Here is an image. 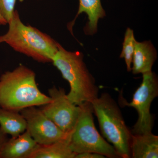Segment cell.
Listing matches in <instances>:
<instances>
[{"mask_svg":"<svg viewBox=\"0 0 158 158\" xmlns=\"http://www.w3.org/2000/svg\"><path fill=\"white\" fill-rule=\"evenodd\" d=\"M20 113L27 123V130L37 144L46 145L64 139L66 134L37 106L22 110ZM70 134V133H69Z\"/></svg>","mask_w":158,"mask_h":158,"instance_id":"8","label":"cell"},{"mask_svg":"<svg viewBox=\"0 0 158 158\" xmlns=\"http://www.w3.org/2000/svg\"><path fill=\"white\" fill-rule=\"evenodd\" d=\"M79 9L74 19L69 23L68 30L73 32L72 29L77 18L82 13L88 15V22L84 28L85 34L93 35L98 30V23L100 19L106 16V12L102 6L101 0H79Z\"/></svg>","mask_w":158,"mask_h":158,"instance_id":"11","label":"cell"},{"mask_svg":"<svg viewBox=\"0 0 158 158\" xmlns=\"http://www.w3.org/2000/svg\"><path fill=\"white\" fill-rule=\"evenodd\" d=\"M136 42L134 31L132 29L128 28L125 33L122 51L120 55V58L124 59L128 72L131 71L133 56Z\"/></svg>","mask_w":158,"mask_h":158,"instance_id":"15","label":"cell"},{"mask_svg":"<svg viewBox=\"0 0 158 158\" xmlns=\"http://www.w3.org/2000/svg\"><path fill=\"white\" fill-rule=\"evenodd\" d=\"M131 157L157 158L158 136L151 132L132 134L130 143Z\"/></svg>","mask_w":158,"mask_h":158,"instance_id":"12","label":"cell"},{"mask_svg":"<svg viewBox=\"0 0 158 158\" xmlns=\"http://www.w3.org/2000/svg\"><path fill=\"white\" fill-rule=\"evenodd\" d=\"M0 127L7 135L17 137L27 129V123L20 112L0 107Z\"/></svg>","mask_w":158,"mask_h":158,"instance_id":"14","label":"cell"},{"mask_svg":"<svg viewBox=\"0 0 158 158\" xmlns=\"http://www.w3.org/2000/svg\"><path fill=\"white\" fill-rule=\"evenodd\" d=\"M7 24L6 23V21L1 16V14H0V26L2 25H6Z\"/></svg>","mask_w":158,"mask_h":158,"instance_id":"19","label":"cell"},{"mask_svg":"<svg viewBox=\"0 0 158 158\" xmlns=\"http://www.w3.org/2000/svg\"><path fill=\"white\" fill-rule=\"evenodd\" d=\"M8 24L7 33L0 35V44L5 43L37 62H52L58 51V42L36 28L25 25L15 10Z\"/></svg>","mask_w":158,"mask_h":158,"instance_id":"3","label":"cell"},{"mask_svg":"<svg viewBox=\"0 0 158 158\" xmlns=\"http://www.w3.org/2000/svg\"><path fill=\"white\" fill-rule=\"evenodd\" d=\"M81 110L74 128L69 135V146L77 154L93 152L106 157L120 158L115 148L101 135L94 124L90 102L81 105Z\"/></svg>","mask_w":158,"mask_h":158,"instance_id":"5","label":"cell"},{"mask_svg":"<svg viewBox=\"0 0 158 158\" xmlns=\"http://www.w3.org/2000/svg\"><path fill=\"white\" fill-rule=\"evenodd\" d=\"M69 135L66 138L51 144H37L29 158H75L76 154L69 146Z\"/></svg>","mask_w":158,"mask_h":158,"instance_id":"13","label":"cell"},{"mask_svg":"<svg viewBox=\"0 0 158 158\" xmlns=\"http://www.w3.org/2000/svg\"><path fill=\"white\" fill-rule=\"evenodd\" d=\"M27 130L15 138L8 139L0 155V158H29L37 145Z\"/></svg>","mask_w":158,"mask_h":158,"instance_id":"9","label":"cell"},{"mask_svg":"<svg viewBox=\"0 0 158 158\" xmlns=\"http://www.w3.org/2000/svg\"><path fill=\"white\" fill-rule=\"evenodd\" d=\"M106 157L101 154L93 152H85L77 154L75 158H105Z\"/></svg>","mask_w":158,"mask_h":158,"instance_id":"17","label":"cell"},{"mask_svg":"<svg viewBox=\"0 0 158 158\" xmlns=\"http://www.w3.org/2000/svg\"><path fill=\"white\" fill-rule=\"evenodd\" d=\"M52 62L69 84L70 91L67 96L71 102L80 106L98 97V87L84 62L81 52L67 51L59 43Z\"/></svg>","mask_w":158,"mask_h":158,"instance_id":"2","label":"cell"},{"mask_svg":"<svg viewBox=\"0 0 158 158\" xmlns=\"http://www.w3.org/2000/svg\"><path fill=\"white\" fill-rule=\"evenodd\" d=\"M51 101L41 108L43 113L62 131L69 134L76 124L81 106L71 102L63 88L53 86L48 90Z\"/></svg>","mask_w":158,"mask_h":158,"instance_id":"7","label":"cell"},{"mask_svg":"<svg viewBox=\"0 0 158 158\" xmlns=\"http://www.w3.org/2000/svg\"><path fill=\"white\" fill-rule=\"evenodd\" d=\"M16 0H0V14L7 24L13 17Z\"/></svg>","mask_w":158,"mask_h":158,"instance_id":"16","label":"cell"},{"mask_svg":"<svg viewBox=\"0 0 158 158\" xmlns=\"http://www.w3.org/2000/svg\"><path fill=\"white\" fill-rule=\"evenodd\" d=\"M142 76V82L133 94L131 102L120 97L123 106L134 108L138 113V119L131 131L133 135L151 132L154 122L150 108L152 102L158 96L157 77L152 71Z\"/></svg>","mask_w":158,"mask_h":158,"instance_id":"6","label":"cell"},{"mask_svg":"<svg viewBox=\"0 0 158 158\" xmlns=\"http://www.w3.org/2000/svg\"><path fill=\"white\" fill-rule=\"evenodd\" d=\"M8 139V135L4 132L0 127V155L4 145Z\"/></svg>","mask_w":158,"mask_h":158,"instance_id":"18","label":"cell"},{"mask_svg":"<svg viewBox=\"0 0 158 158\" xmlns=\"http://www.w3.org/2000/svg\"><path fill=\"white\" fill-rule=\"evenodd\" d=\"M90 103L103 137L113 145L119 157L131 158V132L116 101L109 93H103Z\"/></svg>","mask_w":158,"mask_h":158,"instance_id":"4","label":"cell"},{"mask_svg":"<svg viewBox=\"0 0 158 158\" xmlns=\"http://www.w3.org/2000/svg\"><path fill=\"white\" fill-rule=\"evenodd\" d=\"M156 59V50L150 41H136L132 63V72L134 74L151 72Z\"/></svg>","mask_w":158,"mask_h":158,"instance_id":"10","label":"cell"},{"mask_svg":"<svg viewBox=\"0 0 158 158\" xmlns=\"http://www.w3.org/2000/svg\"><path fill=\"white\" fill-rule=\"evenodd\" d=\"M50 101V97L38 88L35 73L25 65H19L0 77V107L20 112Z\"/></svg>","mask_w":158,"mask_h":158,"instance_id":"1","label":"cell"}]
</instances>
